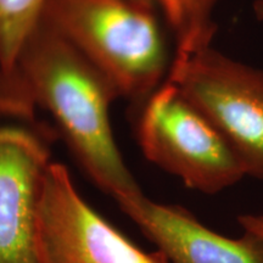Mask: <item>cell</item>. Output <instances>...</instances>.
Returning a JSON list of instances; mask_svg holds the SVG:
<instances>
[{
	"label": "cell",
	"mask_w": 263,
	"mask_h": 263,
	"mask_svg": "<svg viewBox=\"0 0 263 263\" xmlns=\"http://www.w3.org/2000/svg\"><path fill=\"white\" fill-rule=\"evenodd\" d=\"M20 90L51 115L89 178L115 200L141 190L118 150L110 105L120 98L97 66L41 17L22 47Z\"/></svg>",
	"instance_id": "1"
},
{
	"label": "cell",
	"mask_w": 263,
	"mask_h": 263,
	"mask_svg": "<svg viewBox=\"0 0 263 263\" xmlns=\"http://www.w3.org/2000/svg\"><path fill=\"white\" fill-rule=\"evenodd\" d=\"M50 163L35 132L0 126V263H43L39 202Z\"/></svg>",
	"instance_id": "6"
},
{
	"label": "cell",
	"mask_w": 263,
	"mask_h": 263,
	"mask_svg": "<svg viewBox=\"0 0 263 263\" xmlns=\"http://www.w3.org/2000/svg\"><path fill=\"white\" fill-rule=\"evenodd\" d=\"M0 116L3 117H17L16 108L10 98L8 87H6L4 78L0 73Z\"/></svg>",
	"instance_id": "11"
},
{
	"label": "cell",
	"mask_w": 263,
	"mask_h": 263,
	"mask_svg": "<svg viewBox=\"0 0 263 263\" xmlns=\"http://www.w3.org/2000/svg\"><path fill=\"white\" fill-rule=\"evenodd\" d=\"M166 80L221 132L248 177L263 180V71L209 47L171 62Z\"/></svg>",
	"instance_id": "4"
},
{
	"label": "cell",
	"mask_w": 263,
	"mask_h": 263,
	"mask_svg": "<svg viewBox=\"0 0 263 263\" xmlns=\"http://www.w3.org/2000/svg\"><path fill=\"white\" fill-rule=\"evenodd\" d=\"M254 14L258 20H263V0H255L254 5Z\"/></svg>",
	"instance_id": "12"
},
{
	"label": "cell",
	"mask_w": 263,
	"mask_h": 263,
	"mask_svg": "<svg viewBox=\"0 0 263 263\" xmlns=\"http://www.w3.org/2000/svg\"><path fill=\"white\" fill-rule=\"evenodd\" d=\"M238 223L244 232L252 233L263 239V212L239 215Z\"/></svg>",
	"instance_id": "10"
},
{
	"label": "cell",
	"mask_w": 263,
	"mask_h": 263,
	"mask_svg": "<svg viewBox=\"0 0 263 263\" xmlns=\"http://www.w3.org/2000/svg\"><path fill=\"white\" fill-rule=\"evenodd\" d=\"M39 250L43 263H170L157 250L132 244L74 186L64 164H49L39 202Z\"/></svg>",
	"instance_id": "5"
},
{
	"label": "cell",
	"mask_w": 263,
	"mask_h": 263,
	"mask_svg": "<svg viewBox=\"0 0 263 263\" xmlns=\"http://www.w3.org/2000/svg\"><path fill=\"white\" fill-rule=\"evenodd\" d=\"M116 201L170 263H263V239L252 233L222 235L183 207L156 202L143 192Z\"/></svg>",
	"instance_id": "7"
},
{
	"label": "cell",
	"mask_w": 263,
	"mask_h": 263,
	"mask_svg": "<svg viewBox=\"0 0 263 263\" xmlns=\"http://www.w3.org/2000/svg\"><path fill=\"white\" fill-rule=\"evenodd\" d=\"M159 14L176 41L172 61L212 47L217 32L213 11L218 0H139Z\"/></svg>",
	"instance_id": "9"
},
{
	"label": "cell",
	"mask_w": 263,
	"mask_h": 263,
	"mask_svg": "<svg viewBox=\"0 0 263 263\" xmlns=\"http://www.w3.org/2000/svg\"><path fill=\"white\" fill-rule=\"evenodd\" d=\"M47 0H0V73L10 98L22 118H32L35 108L20 90L16 68L22 47L42 17Z\"/></svg>",
	"instance_id": "8"
},
{
	"label": "cell",
	"mask_w": 263,
	"mask_h": 263,
	"mask_svg": "<svg viewBox=\"0 0 263 263\" xmlns=\"http://www.w3.org/2000/svg\"><path fill=\"white\" fill-rule=\"evenodd\" d=\"M42 18L112 82L120 98L143 105L168 74L161 18L139 0H47Z\"/></svg>",
	"instance_id": "2"
},
{
	"label": "cell",
	"mask_w": 263,
	"mask_h": 263,
	"mask_svg": "<svg viewBox=\"0 0 263 263\" xmlns=\"http://www.w3.org/2000/svg\"><path fill=\"white\" fill-rule=\"evenodd\" d=\"M137 133L146 159L189 189L216 195L248 177L221 132L167 80L143 104Z\"/></svg>",
	"instance_id": "3"
}]
</instances>
